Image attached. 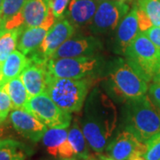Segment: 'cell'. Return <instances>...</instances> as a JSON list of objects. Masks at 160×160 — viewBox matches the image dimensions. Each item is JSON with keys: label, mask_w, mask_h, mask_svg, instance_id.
I'll use <instances>...</instances> for the list:
<instances>
[{"label": "cell", "mask_w": 160, "mask_h": 160, "mask_svg": "<svg viewBox=\"0 0 160 160\" xmlns=\"http://www.w3.org/2000/svg\"><path fill=\"white\" fill-rule=\"evenodd\" d=\"M50 12V0H26L21 14L23 28L41 26Z\"/></svg>", "instance_id": "cell-16"}, {"label": "cell", "mask_w": 160, "mask_h": 160, "mask_svg": "<svg viewBox=\"0 0 160 160\" xmlns=\"http://www.w3.org/2000/svg\"><path fill=\"white\" fill-rule=\"evenodd\" d=\"M27 151L21 142L9 139L0 146V160H25Z\"/></svg>", "instance_id": "cell-23"}, {"label": "cell", "mask_w": 160, "mask_h": 160, "mask_svg": "<svg viewBox=\"0 0 160 160\" xmlns=\"http://www.w3.org/2000/svg\"><path fill=\"white\" fill-rule=\"evenodd\" d=\"M137 7L149 18L153 26L160 27V0H138Z\"/></svg>", "instance_id": "cell-24"}, {"label": "cell", "mask_w": 160, "mask_h": 160, "mask_svg": "<svg viewBox=\"0 0 160 160\" xmlns=\"http://www.w3.org/2000/svg\"><path fill=\"white\" fill-rule=\"evenodd\" d=\"M68 140L72 149L74 150V160H88L89 159V149L88 143L81 129L80 124L77 120L72 125L68 133Z\"/></svg>", "instance_id": "cell-19"}, {"label": "cell", "mask_w": 160, "mask_h": 160, "mask_svg": "<svg viewBox=\"0 0 160 160\" xmlns=\"http://www.w3.org/2000/svg\"><path fill=\"white\" fill-rule=\"evenodd\" d=\"M59 160H64V159H59Z\"/></svg>", "instance_id": "cell-37"}, {"label": "cell", "mask_w": 160, "mask_h": 160, "mask_svg": "<svg viewBox=\"0 0 160 160\" xmlns=\"http://www.w3.org/2000/svg\"><path fill=\"white\" fill-rule=\"evenodd\" d=\"M149 97L160 110V82H153L149 86Z\"/></svg>", "instance_id": "cell-29"}, {"label": "cell", "mask_w": 160, "mask_h": 160, "mask_svg": "<svg viewBox=\"0 0 160 160\" xmlns=\"http://www.w3.org/2000/svg\"><path fill=\"white\" fill-rule=\"evenodd\" d=\"M89 90L86 80L59 78L49 74L46 92L61 109L69 112H78L83 108Z\"/></svg>", "instance_id": "cell-4"}, {"label": "cell", "mask_w": 160, "mask_h": 160, "mask_svg": "<svg viewBox=\"0 0 160 160\" xmlns=\"http://www.w3.org/2000/svg\"><path fill=\"white\" fill-rule=\"evenodd\" d=\"M129 10L128 0H102L89 24L91 31L94 34L113 32Z\"/></svg>", "instance_id": "cell-8"}, {"label": "cell", "mask_w": 160, "mask_h": 160, "mask_svg": "<svg viewBox=\"0 0 160 160\" xmlns=\"http://www.w3.org/2000/svg\"><path fill=\"white\" fill-rule=\"evenodd\" d=\"M12 109L13 107L11 99L6 90L2 87L0 89V125L3 122H5V120Z\"/></svg>", "instance_id": "cell-27"}, {"label": "cell", "mask_w": 160, "mask_h": 160, "mask_svg": "<svg viewBox=\"0 0 160 160\" xmlns=\"http://www.w3.org/2000/svg\"><path fill=\"white\" fill-rule=\"evenodd\" d=\"M3 88L11 99L13 109H24L29 95L20 76L6 82Z\"/></svg>", "instance_id": "cell-20"}, {"label": "cell", "mask_w": 160, "mask_h": 160, "mask_svg": "<svg viewBox=\"0 0 160 160\" xmlns=\"http://www.w3.org/2000/svg\"><path fill=\"white\" fill-rule=\"evenodd\" d=\"M2 2L3 0H0V12H1V7H2Z\"/></svg>", "instance_id": "cell-36"}, {"label": "cell", "mask_w": 160, "mask_h": 160, "mask_svg": "<svg viewBox=\"0 0 160 160\" xmlns=\"http://www.w3.org/2000/svg\"><path fill=\"white\" fill-rule=\"evenodd\" d=\"M143 33L146 35L149 40L160 50V27L152 26L146 31H144Z\"/></svg>", "instance_id": "cell-30"}, {"label": "cell", "mask_w": 160, "mask_h": 160, "mask_svg": "<svg viewBox=\"0 0 160 160\" xmlns=\"http://www.w3.org/2000/svg\"><path fill=\"white\" fill-rule=\"evenodd\" d=\"M68 133L67 128H49L46 130L42 142L51 156L58 158V149L68 139Z\"/></svg>", "instance_id": "cell-21"}, {"label": "cell", "mask_w": 160, "mask_h": 160, "mask_svg": "<svg viewBox=\"0 0 160 160\" xmlns=\"http://www.w3.org/2000/svg\"><path fill=\"white\" fill-rule=\"evenodd\" d=\"M140 31L138 23L137 5H133L132 8L126 14L118 26L115 37V45L117 52L124 54L127 46L130 45Z\"/></svg>", "instance_id": "cell-14"}, {"label": "cell", "mask_w": 160, "mask_h": 160, "mask_svg": "<svg viewBox=\"0 0 160 160\" xmlns=\"http://www.w3.org/2000/svg\"><path fill=\"white\" fill-rule=\"evenodd\" d=\"M99 160H114V159H112V158H101V159H99Z\"/></svg>", "instance_id": "cell-34"}, {"label": "cell", "mask_w": 160, "mask_h": 160, "mask_svg": "<svg viewBox=\"0 0 160 160\" xmlns=\"http://www.w3.org/2000/svg\"><path fill=\"white\" fill-rule=\"evenodd\" d=\"M106 150L112 159L131 160L144 155L146 144L141 142L131 132L125 129L110 141Z\"/></svg>", "instance_id": "cell-9"}, {"label": "cell", "mask_w": 160, "mask_h": 160, "mask_svg": "<svg viewBox=\"0 0 160 160\" xmlns=\"http://www.w3.org/2000/svg\"><path fill=\"white\" fill-rule=\"evenodd\" d=\"M109 82L115 93L126 101L147 94L148 82L138 74L128 63L121 62L109 75Z\"/></svg>", "instance_id": "cell-5"}, {"label": "cell", "mask_w": 160, "mask_h": 160, "mask_svg": "<svg viewBox=\"0 0 160 160\" xmlns=\"http://www.w3.org/2000/svg\"><path fill=\"white\" fill-rule=\"evenodd\" d=\"M22 28L6 30L0 35V66L17 47L18 38Z\"/></svg>", "instance_id": "cell-22"}, {"label": "cell", "mask_w": 160, "mask_h": 160, "mask_svg": "<svg viewBox=\"0 0 160 160\" xmlns=\"http://www.w3.org/2000/svg\"><path fill=\"white\" fill-rule=\"evenodd\" d=\"M2 137H3V129L0 128V146H2L3 144H5L9 140V139H3Z\"/></svg>", "instance_id": "cell-31"}, {"label": "cell", "mask_w": 160, "mask_h": 160, "mask_svg": "<svg viewBox=\"0 0 160 160\" xmlns=\"http://www.w3.org/2000/svg\"><path fill=\"white\" fill-rule=\"evenodd\" d=\"M47 31L48 29L43 26L24 29L18 38V50L25 55L38 50L45 39Z\"/></svg>", "instance_id": "cell-18"}, {"label": "cell", "mask_w": 160, "mask_h": 160, "mask_svg": "<svg viewBox=\"0 0 160 160\" xmlns=\"http://www.w3.org/2000/svg\"><path fill=\"white\" fill-rule=\"evenodd\" d=\"M69 2V0H50V8L56 21L64 17Z\"/></svg>", "instance_id": "cell-28"}, {"label": "cell", "mask_w": 160, "mask_h": 160, "mask_svg": "<svg viewBox=\"0 0 160 160\" xmlns=\"http://www.w3.org/2000/svg\"><path fill=\"white\" fill-rule=\"evenodd\" d=\"M46 67L52 77L82 79L99 68V61L95 56L49 59L46 62Z\"/></svg>", "instance_id": "cell-7"}, {"label": "cell", "mask_w": 160, "mask_h": 160, "mask_svg": "<svg viewBox=\"0 0 160 160\" xmlns=\"http://www.w3.org/2000/svg\"><path fill=\"white\" fill-rule=\"evenodd\" d=\"M100 2V0H71L65 12L66 19L73 26L90 24Z\"/></svg>", "instance_id": "cell-15"}, {"label": "cell", "mask_w": 160, "mask_h": 160, "mask_svg": "<svg viewBox=\"0 0 160 160\" xmlns=\"http://www.w3.org/2000/svg\"><path fill=\"white\" fill-rule=\"evenodd\" d=\"M48 76L49 73L46 67V62L30 61L29 66L20 75V78L29 92V97L46 92Z\"/></svg>", "instance_id": "cell-13"}, {"label": "cell", "mask_w": 160, "mask_h": 160, "mask_svg": "<svg viewBox=\"0 0 160 160\" xmlns=\"http://www.w3.org/2000/svg\"><path fill=\"white\" fill-rule=\"evenodd\" d=\"M30 63V60L25 56L22 52L14 50L6 58V60L0 66V75L3 86L6 82L22 74Z\"/></svg>", "instance_id": "cell-17"}, {"label": "cell", "mask_w": 160, "mask_h": 160, "mask_svg": "<svg viewBox=\"0 0 160 160\" xmlns=\"http://www.w3.org/2000/svg\"><path fill=\"white\" fill-rule=\"evenodd\" d=\"M146 151L143 155L145 160H160V132L151 137L146 142Z\"/></svg>", "instance_id": "cell-26"}, {"label": "cell", "mask_w": 160, "mask_h": 160, "mask_svg": "<svg viewBox=\"0 0 160 160\" xmlns=\"http://www.w3.org/2000/svg\"><path fill=\"white\" fill-rule=\"evenodd\" d=\"M25 2L26 0H3L0 19L4 23V26L7 21L11 20L12 18L21 12Z\"/></svg>", "instance_id": "cell-25"}, {"label": "cell", "mask_w": 160, "mask_h": 160, "mask_svg": "<svg viewBox=\"0 0 160 160\" xmlns=\"http://www.w3.org/2000/svg\"><path fill=\"white\" fill-rule=\"evenodd\" d=\"M126 130L131 132L142 142L160 132V110L149 95L127 101Z\"/></svg>", "instance_id": "cell-2"}, {"label": "cell", "mask_w": 160, "mask_h": 160, "mask_svg": "<svg viewBox=\"0 0 160 160\" xmlns=\"http://www.w3.org/2000/svg\"><path fill=\"white\" fill-rule=\"evenodd\" d=\"M10 120L18 133L33 142H39L47 130L46 125L25 109H12Z\"/></svg>", "instance_id": "cell-11"}, {"label": "cell", "mask_w": 160, "mask_h": 160, "mask_svg": "<svg viewBox=\"0 0 160 160\" xmlns=\"http://www.w3.org/2000/svg\"><path fill=\"white\" fill-rule=\"evenodd\" d=\"M118 123L114 103L102 92L94 90L86 101L80 126L89 147L102 153L111 141Z\"/></svg>", "instance_id": "cell-1"}, {"label": "cell", "mask_w": 160, "mask_h": 160, "mask_svg": "<svg viewBox=\"0 0 160 160\" xmlns=\"http://www.w3.org/2000/svg\"><path fill=\"white\" fill-rule=\"evenodd\" d=\"M24 109L49 128H68L71 115L57 106L46 92L29 97Z\"/></svg>", "instance_id": "cell-6"}, {"label": "cell", "mask_w": 160, "mask_h": 160, "mask_svg": "<svg viewBox=\"0 0 160 160\" xmlns=\"http://www.w3.org/2000/svg\"><path fill=\"white\" fill-rule=\"evenodd\" d=\"M4 31H6V29H5V26H4V23L3 22L1 21V19H0V33H3Z\"/></svg>", "instance_id": "cell-33"}, {"label": "cell", "mask_w": 160, "mask_h": 160, "mask_svg": "<svg viewBox=\"0 0 160 160\" xmlns=\"http://www.w3.org/2000/svg\"><path fill=\"white\" fill-rule=\"evenodd\" d=\"M102 45L101 41L93 37L70 38L65 41L52 54L51 59L76 58L94 56Z\"/></svg>", "instance_id": "cell-12"}, {"label": "cell", "mask_w": 160, "mask_h": 160, "mask_svg": "<svg viewBox=\"0 0 160 160\" xmlns=\"http://www.w3.org/2000/svg\"><path fill=\"white\" fill-rule=\"evenodd\" d=\"M3 84H2V80H1V75H0V89H1V88H2V87H3Z\"/></svg>", "instance_id": "cell-35"}, {"label": "cell", "mask_w": 160, "mask_h": 160, "mask_svg": "<svg viewBox=\"0 0 160 160\" xmlns=\"http://www.w3.org/2000/svg\"><path fill=\"white\" fill-rule=\"evenodd\" d=\"M126 62L148 83L160 69V50L143 32H139L124 53Z\"/></svg>", "instance_id": "cell-3"}, {"label": "cell", "mask_w": 160, "mask_h": 160, "mask_svg": "<svg viewBox=\"0 0 160 160\" xmlns=\"http://www.w3.org/2000/svg\"><path fill=\"white\" fill-rule=\"evenodd\" d=\"M153 82H160V69L158 70V72L157 73V75L155 76V78L152 80Z\"/></svg>", "instance_id": "cell-32"}, {"label": "cell", "mask_w": 160, "mask_h": 160, "mask_svg": "<svg viewBox=\"0 0 160 160\" xmlns=\"http://www.w3.org/2000/svg\"><path fill=\"white\" fill-rule=\"evenodd\" d=\"M75 33V27L66 18L56 21L54 24L48 29L46 38L39 46L37 53L44 61L51 59L60 46L65 41L69 39Z\"/></svg>", "instance_id": "cell-10"}]
</instances>
